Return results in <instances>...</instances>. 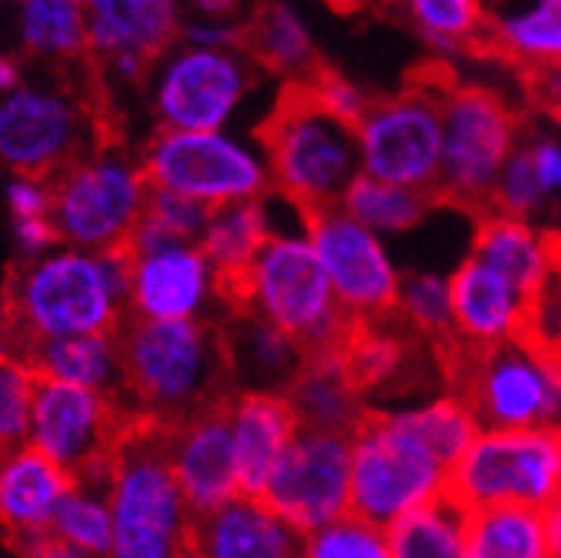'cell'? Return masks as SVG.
<instances>
[{
    "mask_svg": "<svg viewBox=\"0 0 561 558\" xmlns=\"http://www.w3.org/2000/svg\"><path fill=\"white\" fill-rule=\"evenodd\" d=\"M130 321L127 251L57 248L24 258L0 292V355L31 368L47 341L121 334Z\"/></svg>",
    "mask_w": 561,
    "mask_h": 558,
    "instance_id": "1",
    "label": "cell"
},
{
    "mask_svg": "<svg viewBox=\"0 0 561 558\" xmlns=\"http://www.w3.org/2000/svg\"><path fill=\"white\" fill-rule=\"evenodd\" d=\"M124 401L158 425H178L234 395L221 321H140L121 328Z\"/></svg>",
    "mask_w": 561,
    "mask_h": 558,
    "instance_id": "2",
    "label": "cell"
},
{
    "mask_svg": "<svg viewBox=\"0 0 561 558\" xmlns=\"http://www.w3.org/2000/svg\"><path fill=\"white\" fill-rule=\"evenodd\" d=\"M274 194L305 218L341 207L347 187L362 174L358 134L328 114L301 81L280 88L257 127Z\"/></svg>",
    "mask_w": 561,
    "mask_h": 558,
    "instance_id": "3",
    "label": "cell"
},
{
    "mask_svg": "<svg viewBox=\"0 0 561 558\" xmlns=\"http://www.w3.org/2000/svg\"><path fill=\"white\" fill-rule=\"evenodd\" d=\"M225 295L231 311L264 318L291 334L308 355L344 352L355 331V321L341 308L305 225L277 228Z\"/></svg>",
    "mask_w": 561,
    "mask_h": 558,
    "instance_id": "4",
    "label": "cell"
},
{
    "mask_svg": "<svg viewBox=\"0 0 561 558\" xmlns=\"http://www.w3.org/2000/svg\"><path fill=\"white\" fill-rule=\"evenodd\" d=\"M111 558H184L194 512L168 455V425L137 414L107 468Z\"/></svg>",
    "mask_w": 561,
    "mask_h": 558,
    "instance_id": "5",
    "label": "cell"
},
{
    "mask_svg": "<svg viewBox=\"0 0 561 558\" xmlns=\"http://www.w3.org/2000/svg\"><path fill=\"white\" fill-rule=\"evenodd\" d=\"M94 81H24L0 101V164L14 178L54 181L91 151L114 141Z\"/></svg>",
    "mask_w": 561,
    "mask_h": 558,
    "instance_id": "6",
    "label": "cell"
},
{
    "mask_svg": "<svg viewBox=\"0 0 561 558\" xmlns=\"http://www.w3.org/2000/svg\"><path fill=\"white\" fill-rule=\"evenodd\" d=\"M451 465L421 439L404 411H371L351 435V512L391 528L404 515L448 499Z\"/></svg>",
    "mask_w": 561,
    "mask_h": 558,
    "instance_id": "7",
    "label": "cell"
},
{
    "mask_svg": "<svg viewBox=\"0 0 561 558\" xmlns=\"http://www.w3.org/2000/svg\"><path fill=\"white\" fill-rule=\"evenodd\" d=\"M451 391L481 429H561V365L528 338L499 348H451Z\"/></svg>",
    "mask_w": 561,
    "mask_h": 558,
    "instance_id": "8",
    "label": "cell"
},
{
    "mask_svg": "<svg viewBox=\"0 0 561 558\" xmlns=\"http://www.w3.org/2000/svg\"><path fill=\"white\" fill-rule=\"evenodd\" d=\"M151 181L117 141L91 151L50 181V221L64 248L124 251L148 212Z\"/></svg>",
    "mask_w": 561,
    "mask_h": 558,
    "instance_id": "9",
    "label": "cell"
},
{
    "mask_svg": "<svg viewBox=\"0 0 561 558\" xmlns=\"http://www.w3.org/2000/svg\"><path fill=\"white\" fill-rule=\"evenodd\" d=\"M442 178L438 201L484 215L491 194L522 148L518 107L488 84H451L442 101Z\"/></svg>",
    "mask_w": 561,
    "mask_h": 558,
    "instance_id": "10",
    "label": "cell"
},
{
    "mask_svg": "<svg viewBox=\"0 0 561 558\" xmlns=\"http://www.w3.org/2000/svg\"><path fill=\"white\" fill-rule=\"evenodd\" d=\"M140 164L154 191H171L210 212L274 194L261 145L231 130H154Z\"/></svg>",
    "mask_w": 561,
    "mask_h": 558,
    "instance_id": "11",
    "label": "cell"
},
{
    "mask_svg": "<svg viewBox=\"0 0 561 558\" xmlns=\"http://www.w3.org/2000/svg\"><path fill=\"white\" fill-rule=\"evenodd\" d=\"M448 496L468 512H548L561 502V432L481 429L451 468Z\"/></svg>",
    "mask_w": 561,
    "mask_h": 558,
    "instance_id": "12",
    "label": "cell"
},
{
    "mask_svg": "<svg viewBox=\"0 0 561 558\" xmlns=\"http://www.w3.org/2000/svg\"><path fill=\"white\" fill-rule=\"evenodd\" d=\"M455 81L438 71L411 81L404 91L375 98L371 111L355 127L362 174L425 191L438 197L442 178V101Z\"/></svg>",
    "mask_w": 561,
    "mask_h": 558,
    "instance_id": "13",
    "label": "cell"
},
{
    "mask_svg": "<svg viewBox=\"0 0 561 558\" xmlns=\"http://www.w3.org/2000/svg\"><path fill=\"white\" fill-rule=\"evenodd\" d=\"M134 418L137 411L117 395L37 378L27 442L67 468L75 481L107 485L111 458Z\"/></svg>",
    "mask_w": 561,
    "mask_h": 558,
    "instance_id": "14",
    "label": "cell"
},
{
    "mask_svg": "<svg viewBox=\"0 0 561 558\" xmlns=\"http://www.w3.org/2000/svg\"><path fill=\"white\" fill-rule=\"evenodd\" d=\"M257 81L244 50L171 47L148 78L158 130H228Z\"/></svg>",
    "mask_w": 561,
    "mask_h": 558,
    "instance_id": "15",
    "label": "cell"
},
{
    "mask_svg": "<svg viewBox=\"0 0 561 558\" xmlns=\"http://www.w3.org/2000/svg\"><path fill=\"white\" fill-rule=\"evenodd\" d=\"M328 282L355 324L385 321L394 315L404 267L388 241L351 218L344 207H328L305 221Z\"/></svg>",
    "mask_w": 561,
    "mask_h": 558,
    "instance_id": "16",
    "label": "cell"
},
{
    "mask_svg": "<svg viewBox=\"0 0 561 558\" xmlns=\"http://www.w3.org/2000/svg\"><path fill=\"white\" fill-rule=\"evenodd\" d=\"M130 318L140 321H218L228 308L225 282L201 244L168 241L127 248Z\"/></svg>",
    "mask_w": 561,
    "mask_h": 558,
    "instance_id": "17",
    "label": "cell"
},
{
    "mask_svg": "<svg viewBox=\"0 0 561 558\" xmlns=\"http://www.w3.org/2000/svg\"><path fill=\"white\" fill-rule=\"evenodd\" d=\"M301 535L351 512V439L301 429L264 496Z\"/></svg>",
    "mask_w": 561,
    "mask_h": 558,
    "instance_id": "18",
    "label": "cell"
},
{
    "mask_svg": "<svg viewBox=\"0 0 561 558\" xmlns=\"http://www.w3.org/2000/svg\"><path fill=\"white\" fill-rule=\"evenodd\" d=\"M168 455L194 515H207L244 496L225 405L168 425Z\"/></svg>",
    "mask_w": 561,
    "mask_h": 558,
    "instance_id": "19",
    "label": "cell"
},
{
    "mask_svg": "<svg viewBox=\"0 0 561 558\" xmlns=\"http://www.w3.org/2000/svg\"><path fill=\"white\" fill-rule=\"evenodd\" d=\"M451 348H499L528 334L531 298L495 267L465 254L451 271Z\"/></svg>",
    "mask_w": 561,
    "mask_h": 558,
    "instance_id": "20",
    "label": "cell"
},
{
    "mask_svg": "<svg viewBox=\"0 0 561 558\" xmlns=\"http://www.w3.org/2000/svg\"><path fill=\"white\" fill-rule=\"evenodd\" d=\"M301 545L305 535L261 496H238L215 512L194 515L184 558H301Z\"/></svg>",
    "mask_w": 561,
    "mask_h": 558,
    "instance_id": "21",
    "label": "cell"
},
{
    "mask_svg": "<svg viewBox=\"0 0 561 558\" xmlns=\"http://www.w3.org/2000/svg\"><path fill=\"white\" fill-rule=\"evenodd\" d=\"M91 64L111 57H140L158 64L181 44V0H88Z\"/></svg>",
    "mask_w": 561,
    "mask_h": 558,
    "instance_id": "22",
    "label": "cell"
},
{
    "mask_svg": "<svg viewBox=\"0 0 561 558\" xmlns=\"http://www.w3.org/2000/svg\"><path fill=\"white\" fill-rule=\"evenodd\" d=\"M225 414L234 439L241 492L264 496L271 475L301 432L298 418L288 398L274 391H234L225 401Z\"/></svg>",
    "mask_w": 561,
    "mask_h": 558,
    "instance_id": "23",
    "label": "cell"
},
{
    "mask_svg": "<svg viewBox=\"0 0 561 558\" xmlns=\"http://www.w3.org/2000/svg\"><path fill=\"white\" fill-rule=\"evenodd\" d=\"M70 488H75V475L31 442L0 452V528L8 542L50 532Z\"/></svg>",
    "mask_w": 561,
    "mask_h": 558,
    "instance_id": "24",
    "label": "cell"
},
{
    "mask_svg": "<svg viewBox=\"0 0 561 558\" xmlns=\"http://www.w3.org/2000/svg\"><path fill=\"white\" fill-rule=\"evenodd\" d=\"M471 258L502 271L528 298H535L561 271V235L535 221L484 212L471 235Z\"/></svg>",
    "mask_w": 561,
    "mask_h": 558,
    "instance_id": "25",
    "label": "cell"
},
{
    "mask_svg": "<svg viewBox=\"0 0 561 558\" xmlns=\"http://www.w3.org/2000/svg\"><path fill=\"white\" fill-rule=\"evenodd\" d=\"M221 334L234 391L285 395L308 362V352L291 334L248 311H228L221 318Z\"/></svg>",
    "mask_w": 561,
    "mask_h": 558,
    "instance_id": "26",
    "label": "cell"
},
{
    "mask_svg": "<svg viewBox=\"0 0 561 558\" xmlns=\"http://www.w3.org/2000/svg\"><path fill=\"white\" fill-rule=\"evenodd\" d=\"M298 425L308 432L328 435H355L362 422L371 414L368 395L351 378L347 362L341 352L308 355L305 368L285 391Z\"/></svg>",
    "mask_w": 561,
    "mask_h": 558,
    "instance_id": "27",
    "label": "cell"
},
{
    "mask_svg": "<svg viewBox=\"0 0 561 558\" xmlns=\"http://www.w3.org/2000/svg\"><path fill=\"white\" fill-rule=\"evenodd\" d=\"M484 54L518 71L561 67V0H481Z\"/></svg>",
    "mask_w": 561,
    "mask_h": 558,
    "instance_id": "28",
    "label": "cell"
},
{
    "mask_svg": "<svg viewBox=\"0 0 561 558\" xmlns=\"http://www.w3.org/2000/svg\"><path fill=\"white\" fill-rule=\"evenodd\" d=\"M244 54L264 71L291 81H308L324 64L318 57L314 37L291 0H264L244 24Z\"/></svg>",
    "mask_w": 561,
    "mask_h": 558,
    "instance_id": "29",
    "label": "cell"
},
{
    "mask_svg": "<svg viewBox=\"0 0 561 558\" xmlns=\"http://www.w3.org/2000/svg\"><path fill=\"white\" fill-rule=\"evenodd\" d=\"M14 37L27 57L54 67L91 60L88 11L78 0H21L14 4Z\"/></svg>",
    "mask_w": 561,
    "mask_h": 558,
    "instance_id": "30",
    "label": "cell"
},
{
    "mask_svg": "<svg viewBox=\"0 0 561 558\" xmlns=\"http://www.w3.org/2000/svg\"><path fill=\"white\" fill-rule=\"evenodd\" d=\"M421 344H428V341L414 338L391 315L385 321L355 324L341 355L347 362L351 378L358 382L365 395H371V391H394L408 382Z\"/></svg>",
    "mask_w": 561,
    "mask_h": 558,
    "instance_id": "31",
    "label": "cell"
},
{
    "mask_svg": "<svg viewBox=\"0 0 561 558\" xmlns=\"http://www.w3.org/2000/svg\"><path fill=\"white\" fill-rule=\"evenodd\" d=\"M277 228L280 225L274 221V212H271V194L264 201L228 204V207H218V212H210L207 228L197 244L207 254V261L215 264V271L221 274L225 292L251 267V261L261 254V248Z\"/></svg>",
    "mask_w": 561,
    "mask_h": 558,
    "instance_id": "32",
    "label": "cell"
},
{
    "mask_svg": "<svg viewBox=\"0 0 561 558\" xmlns=\"http://www.w3.org/2000/svg\"><path fill=\"white\" fill-rule=\"evenodd\" d=\"M31 368L41 378L94 388L104 395H124V355L121 334H84L47 341L37 348Z\"/></svg>",
    "mask_w": 561,
    "mask_h": 558,
    "instance_id": "33",
    "label": "cell"
},
{
    "mask_svg": "<svg viewBox=\"0 0 561 558\" xmlns=\"http://www.w3.org/2000/svg\"><path fill=\"white\" fill-rule=\"evenodd\" d=\"M435 204H442L435 194L388 184V181H378L368 174H358V181L347 187V194L341 201V207L351 218L362 221L365 228H371L375 235H381L385 241L414 231L421 221L428 218V212Z\"/></svg>",
    "mask_w": 561,
    "mask_h": 558,
    "instance_id": "34",
    "label": "cell"
},
{
    "mask_svg": "<svg viewBox=\"0 0 561 558\" xmlns=\"http://www.w3.org/2000/svg\"><path fill=\"white\" fill-rule=\"evenodd\" d=\"M471 512L451 496L417 509L388 528L394 558H468Z\"/></svg>",
    "mask_w": 561,
    "mask_h": 558,
    "instance_id": "35",
    "label": "cell"
},
{
    "mask_svg": "<svg viewBox=\"0 0 561 558\" xmlns=\"http://www.w3.org/2000/svg\"><path fill=\"white\" fill-rule=\"evenodd\" d=\"M468 558H551L545 512L538 509L471 512Z\"/></svg>",
    "mask_w": 561,
    "mask_h": 558,
    "instance_id": "36",
    "label": "cell"
},
{
    "mask_svg": "<svg viewBox=\"0 0 561 558\" xmlns=\"http://www.w3.org/2000/svg\"><path fill=\"white\" fill-rule=\"evenodd\" d=\"M394 321L421 341H428L435 348H448L455 338L451 274L432 271V267L404 271L398 305H394Z\"/></svg>",
    "mask_w": 561,
    "mask_h": 558,
    "instance_id": "37",
    "label": "cell"
},
{
    "mask_svg": "<svg viewBox=\"0 0 561 558\" xmlns=\"http://www.w3.org/2000/svg\"><path fill=\"white\" fill-rule=\"evenodd\" d=\"M50 532L98 558H111L114 515H111V502H107V485L75 481V488H70L54 515Z\"/></svg>",
    "mask_w": 561,
    "mask_h": 558,
    "instance_id": "38",
    "label": "cell"
},
{
    "mask_svg": "<svg viewBox=\"0 0 561 558\" xmlns=\"http://www.w3.org/2000/svg\"><path fill=\"white\" fill-rule=\"evenodd\" d=\"M417 31L438 50L484 54V11L481 0H404Z\"/></svg>",
    "mask_w": 561,
    "mask_h": 558,
    "instance_id": "39",
    "label": "cell"
},
{
    "mask_svg": "<svg viewBox=\"0 0 561 558\" xmlns=\"http://www.w3.org/2000/svg\"><path fill=\"white\" fill-rule=\"evenodd\" d=\"M207 218H210V207H204L197 201H187L181 194L154 191L151 187L148 212H145V218H140V225H137V231H134L127 248L168 244V241H191V244H197L204 228H207Z\"/></svg>",
    "mask_w": 561,
    "mask_h": 558,
    "instance_id": "40",
    "label": "cell"
},
{
    "mask_svg": "<svg viewBox=\"0 0 561 558\" xmlns=\"http://www.w3.org/2000/svg\"><path fill=\"white\" fill-rule=\"evenodd\" d=\"M301 558H394L388 528L347 512L305 535Z\"/></svg>",
    "mask_w": 561,
    "mask_h": 558,
    "instance_id": "41",
    "label": "cell"
},
{
    "mask_svg": "<svg viewBox=\"0 0 561 558\" xmlns=\"http://www.w3.org/2000/svg\"><path fill=\"white\" fill-rule=\"evenodd\" d=\"M548 207H551V201H548V191L541 184V174H538V164L531 155V141H525L512 155V161L505 164V171L495 184V194H491L488 212H499V215L538 225V218L548 212Z\"/></svg>",
    "mask_w": 561,
    "mask_h": 558,
    "instance_id": "42",
    "label": "cell"
},
{
    "mask_svg": "<svg viewBox=\"0 0 561 558\" xmlns=\"http://www.w3.org/2000/svg\"><path fill=\"white\" fill-rule=\"evenodd\" d=\"M37 378L41 375L24 362L0 355V452L27 445Z\"/></svg>",
    "mask_w": 561,
    "mask_h": 558,
    "instance_id": "43",
    "label": "cell"
},
{
    "mask_svg": "<svg viewBox=\"0 0 561 558\" xmlns=\"http://www.w3.org/2000/svg\"><path fill=\"white\" fill-rule=\"evenodd\" d=\"M305 88H308V94L328 111V114H334L337 121H344V124H351V127H358L362 124V117L371 111V104H375V98H368L365 94V88H358L351 78H344L341 71H334V67H328V64H321L318 71L308 78V81H301Z\"/></svg>",
    "mask_w": 561,
    "mask_h": 558,
    "instance_id": "44",
    "label": "cell"
},
{
    "mask_svg": "<svg viewBox=\"0 0 561 558\" xmlns=\"http://www.w3.org/2000/svg\"><path fill=\"white\" fill-rule=\"evenodd\" d=\"M181 44L207 50H244V24L234 21H191L181 31Z\"/></svg>",
    "mask_w": 561,
    "mask_h": 558,
    "instance_id": "45",
    "label": "cell"
},
{
    "mask_svg": "<svg viewBox=\"0 0 561 558\" xmlns=\"http://www.w3.org/2000/svg\"><path fill=\"white\" fill-rule=\"evenodd\" d=\"M8 207L14 218H47L50 215V181L14 178L8 184Z\"/></svg>",
    "mask_w": 561,
    "mask_h": 558,
    "instance_id": "46",
    "label": "cell"
},
{
    "mask_svg": "<svg viewBox=\"0 0 561 558\" xmlns=\"http://www.w3.org/2000/svg\"><path fill=\"white\" fill-rule=\"evenodd\" d=\"M11 548L18 551V558H98L78 545L64 542L54 532H41V535H27V538H14Z\"/></svg>",
    "mask_w": 561,
    "mask_h": 558,
    "instance_id": "47",
    "label": "cell"
},
{
    "mask_svg": "<svg viewBox=\"0 0 561 558\" xmlns=\"http://www.w3.org/2000/svg\"><path fill=\"white\" fill-rule=\"evenodd\" d=\"M14 235H18V244H21L24 258L50 254L54 244H60L50 215H47V218H14Z\"/></svg>",
    "mask_w": 561,
    "mask_h": 558,
    "instance_id": "48",
    "label": "cell"
},
{
    "mask_svg": "<svg viewBox=\"0 0 561 558\" xmlns=\"http://www.w3.org/2000/svg\"><path fill=\"white\" fill-rule=\"evenodd\" d=\"M528 81L531 104L548 111L561 121V67H538V71H522Z\"/></svg>",
    "mask_w": 561,
    "mask_h": 558,
    "instance_id": "49",
    "label": "cell"
},
{
    "mask_svg": "<svg viewBox=\"0 0 561 558\" xmlns=\"http://www.w3.org/2000/svg\"><path fill=\"white\" fill-rule=\"evenodd\" d=\"M531 155H535L541 184L548 191V201L561 204V141H554V137H538V141H531Z\"/></svg>",
    "mask_w": 561,
    "mask_h": 558,
    "instance_id": "50",
    "label": "cell"
},
{
    "mask_svg": "<svg viewBox=\"0 0 561 558\" xmlns=\"http://www.w3.org/2000/svg\"><path fill=\"white\" fill-rule=\"evenodd\" d=\"M184 4L204 21H231L244 0H184Z\"/></svg>",
    "mask_w": 561,
    "mask_h": 558,
    "instance_id": "51",
    "label": "cell"
},
{
    "mask_svg": "<svg viewBox=\"0 0 561 558\" xmlns=\"http://www.w3.org/2000/svg\"><path fill=\"white\" fill-rule=\"evenodd\" d=\"M21 84H24V75H21L18 57L8 54V50H0V101H4L8 94H14Z\"/></svg>",
    "mask_w": 561,
    "mask_h": 558,
    "instance_id": "52",
    "label": "cell"
},
{
    "mask_svg": "<svg viewBox=\"0 0 561 558\" xmlns=\"http://www.w3.org/2000/svg\"><path fill=\"white\" fill-rule=\"evenodd\" d=\"M545 525H548V545H551V558H561V502L551 505L545 512Z\"/></svg>",
    "mask_w": 561,
    "mask_h": 558,
    "instance_id": "53",
    "label": "cell"
},
{
    "mask_svg": "<svg viewBox=\"0 0 561 558\" xmlns=\"http://www.w3.org/2000/svg\"><path fill=\"white\" fill-rule=\"evenodd\" d=\"M0 4H21V0H0Z\"/></svg>",
    "mask_w": 561,
    "mask_h": 558,
    "instance_id": "54",
    "label": "cell"
},
{
    "mask_svg": "<svg viewBox=\"0 0 561 558\" xmlns=\"http://www.w3.org/2000/svg\"><path fill=\"white\" fill-rule=\"evenodd\" d=\"M78 4H88V0H78Z\"/></svg>",
    "mask_w": 561,
    "mask_h": 558,
    "instance_id": "55",
    "label": "cell"
},
{
    "mask_svg": "<svg viewBox=\"0 0 561 558\" xmlns=\"http://www.w3.org/2000/svg\"><path fill=\"white\" fill-rule=\"evenodd\" d=\"M558 432H561V429H558Z\"/></svg>",
    "mask_w": 561,
    "mask_h": 558,
    "instance_id": "56",
    "label": "cell"
}]
</instances>
